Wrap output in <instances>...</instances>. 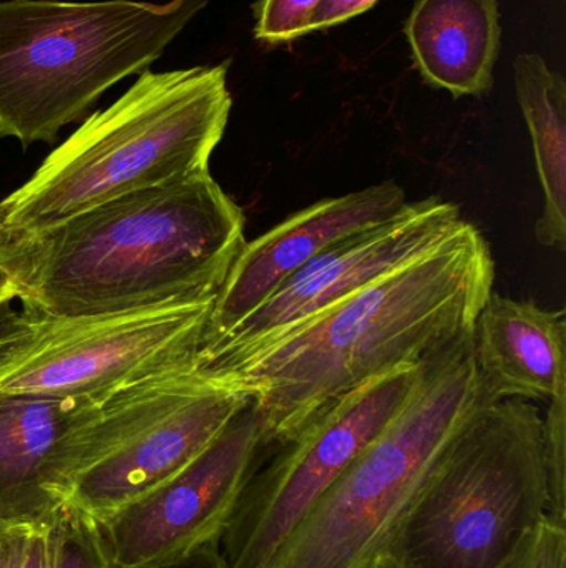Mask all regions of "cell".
Instances as JSON below:
<instances>
[{
  "mask_svg": "<svg viewBox=\"0 0 566 568\" xmlns=\"http://www.w3.org/2000/svg\"><path fill=\"white\" fill-rule=\"evenodd\" d=\"M216 296L130 313L52 317L0 344V394L89 397L193 363L208 333Z\"/></svg>",
  "mask_w": 566,
  "mask_h": 568,
  "instance_id": "cell-8",
  "label": "cell"
},
{
  "mask_svg": "<svg viewBox=\"0 0 566 568\" xmlns=\"http://www.w3.org/2000/svg\"><path fill=\"white\" fill-rule=\"evenodd\" d=\"M209 0H0V139L53 143L148 70Z\"/></svg>",
  "mask_w": 566,
  "mask_h": 568,
  "instance_id": "cell-4",
  "label": "cell"
},
{
  "mask_svg": "<svg viewBox=\"0 0 566 568\" xmlns=\"http://www.w3.org/2000/svg\"><path fill=\"white\" fill-rule=\"evenodd\" d=\"M25 265V233L9 229L0 209V303L19 297Z\"/></svg>",
  "mask_w": 566,
  "mask_h": 568,
  "instance_id": "cell-21",
  "label": "cell"
},
{
  "mask_svg": "<svg viewBox=\"0 0 566 568\" xmlns=\"http://www.w3.org/2000/svg\"><path fill=\"white\" fill-rule=\"evenodd\" d=\"M474 333L424 361L401 413L296 524L261 568H369L388 552L432 467L488 404Z\"/></svg>",
  "mask_w": 566,
  "mask_h": 568,
  "instance_id": "cell-5",
  "label": "cell"
},
{
  "mask_svg": "<svg viewBox=\"0 0 566 568\" xmlns=\"http://www.w3.org/2000/svg\"><path fill=\"white\" fill-rule=\"evenodd\" d=\"M375 3H378V0H321L318 9L315 10V16H312L309 32L341 26V23L368 12Z\"/></svg>",
  "mask_w": 566,
  "mask_h": 568,
  "instance_id": "cell-22",
  "label": "cell"
},
{
  "mask_svg": "<svg viewBox=\"0 0 566 568\" xmlns=\"http://www.w3.org/2000/svg\"><path fill=\"white\" fill-rule=\"evenodd\" d=\"M100 403L0 394V523L45 527L69 499Z\"/></svg>",
  "mask_w": 566,
  "mask_h": 568,
  "instance_id": "cell-13",
  "label": "cell"
},
{
  "mask_svg": "<svg viewBox=\"0 0 566 568\" xmlns=\"http://www.w3.org/2000/svg\"><path fill=\"white\" fill-rule=\"evenodd\" d=\"M462 222L457 206L439 196L408 203L385 222L361 230L316 256L229 333L202 346L196 366L206 373L231 366L431 252Z\"/></svg>",
  "mask_w": 566,
  "mask_h": 568,
  "instance_id": "cell-10",
  "label": "cell"
},
{
  "mask_svg": "<svg viewBox=\"0 0 566 568\" xmlns=\"http://www.w3.org/2000/svg\"><path fill=\"white\" fill-rule=\"evenodd\" d=\"M321 0H258L255 3V37L268 45H282L308 36Z\"/></svg>",
  "mask_w": 566,
  "mask_h": 568,
  "instance_id": "cell-19",
  "label": "cell"
},
{
  "mask_svg": "<svg viewBox=\"0 0 566 568\" xmlns=\"http://www.w3.org/2000/svg\"><path fill=\"white\" fill-rule=\"evenodd\" d=\"M268 453L249 400L188 466L100 523L113 566H163L219 542Z\"/></svg>",
  "mask_w": 566,
  "mask_h": 568,
  "instance_id": "cell-11",
  "label": "cell"
},
{
  "mask_svg": "<svg viewBox=\"0 0 566 568\" xmlns=\"http://www.w3.org/2000/svg\"><path fill=\"white\" fill-rule=\"evenodd\" d=\"M404 32L429 85L454 99L491 92L502 49L498 0H418Z\"/></svg>",
  "mask_w": 566,
  "mask_h": 568,
  "instance_id": "cell-15",
  "label": "cell"
},
{
  "mask_svg": "<svg viewBox=\"0 0 566 568\" xmlns=\"http://www.w3.org/2000/svg\"><path fill=\"white\" fill-rule=\"evenodd\" d=\"M545 467L548 479L547 517L566 527V390L552 397L544 417Z\"/></svg>",
  "mask_w": 566,
  "mask_h": 568,
  "instance_id": "cell-18",
  "label": "cell"
},
{
  "mask_svg": "<svg viewBox=\"0 0 566 568\" xmlns=\"http://www.w3.org/2000/svg\"><path fill=\"white\" fill-rule=\"evenodd\" d=\"M45 568H115L100 524L69 500L45 526Z\"/></svg>",
  "mask_w": 566,
  "mask_h": 568,
  "instance_id": "cell-17",
  "label": "cell"
},
{
  "mask_svg": "<svg viewBox=\"0 0 566 568\" xmlns=\"http://www.w3.org/2000/svg\"><path fill=\"white\" fill-rule=\"evenodd\" d=\"M245 229L209 170L140 190L25 235L17 300L37 316L75 317L213 297Z\"/></svg>",
  "mask_w": 566,
  "mask_h": 568,
  "instance_id": "cell-2",
  "label": "cell"
},
{
  "mask_svg": "<svg viewBox=\"0 0 566 568\" xmlns=\"http://www.w3.org/2000/svg\"><path fill=\"white\" fill-rule=\"evenodd\" d=\"M42 527L0 523V568H23L30 540Z\"/></svg>",
  "mask_w": 566,
  "mask_h": 568,
  "instance_id": "cell-23",
  "label": "cell"
},
{
  "mask_svg": "<svg viewBox=\"0 0 566 568\" xmlns=\"http://www.w3.org/2000/svg\"><path fill=\"white\" fill-rule=\"evenodd\" d=\"M494 282L491 245L464 220L431 252L208 374L251 400L271 450L342 394L474 333Z\"/></svg>",
  "mask_w": 566,
  "mask_h": 568,
  "instance_id": "cell-1",
  "label": "cell"
},
{
  "mask_svg": "<svg viewBox=\"0 0 566 568\" xmlns=\"http://www.w3.org/2000/svg\"><path fill=\"white\" fill-rule=\"evenodd\" d=\"M565 311L492 293L474 327L475 363L491 403L566 390Z\"/></svg>",
  "mask_w": 566,
  "mask_h": 568,
  "instance_id": "cell-14",
  "label": "cell"
},
{
  "mask_svg": "<svg viewBox=\"0 0 566 568\" xmlns=\"http://www.w3.org/2000/svg\"><path fill=\"white\" fill-rule=\"evenodd\" d=\"M398 183H378L325 199L246 242L216 294L205 344L225 336L258 310L286 280L336 243L394 216L408 205Z\"/></svg>",
  "mask_w": 566,
  "mask_h": 568,
  "instance_id": "cell-12",
  "label": "cell"
},
{
  "mask_svg": "<svg viewBox=\"0 0 566 568\" xmlns=\"http://www.w3.org/2000/svg\"><path fill=\"white\" fill-rule=\"evenodd\" d=\"M231 106L228 63L145 70L0 202L3 222L33 235L110 200L208 172Z\"/></svg>",
  "mask_w": 566,
  "mask_h": 568,
  "instance_id": "cell-3",
  "label": "cell"
},
{
  "mask_svg": "<svg viewBox=\"0 0 566 568\" xmlns=\"http://www.w3.org/2000/svg\"><path fill=\"white\" fill-rule=\"evenodd\" d=\"M422 371L424 363L372 377L269 450L219 540L228 568H261L268 562L296 524L401 413Z\"/></svg>",
  "mask_w": 566,
  "mask_h": 568,
  "instance_id": "cell-9",
  "label": "cell"
},
{
  "mask_svg": "<svg viewBox=\"0 0 566 568\" xmlns=\"http://www.w3.org/2000/svg\"><path fill=\"white\" fill-rule=\"evenodd\" d=\"M495 568H566V527L545 517Z\"/></svg>",
  "mask_w": 566,
  "mask_h": 568,
  "instance_id": "cell-20",
  "label": "cell"
},
{
  "mask_svg": "<svg viewBox=\"0 0 566 568\" xmlns=\"http://www.w3.org/2000/svg\"><path fill=\"white\" fill-rule=\"evenodd\" d=\"M369 568H401L399 567V564L395 562L394 557L389 556V554H382L381 557H378V559L374 560V564H372Z\"/></svg>",
  "mask_w": 566,
  "mask_h": 568,
  "instance_id": "cell-27",
  "label": "cell"
},
{
  "mask_svg": "<svg viewBox=\"0 0 566 568\" xmlns=\"http://www.w3.org/2000/svg\"><path fill=\"white\" fill-rule=\"evenodd\" d=\"M248 403L196 361L116 390L100 403L66 500L103 523L188 466Z\"/></svg>",
  "mask_w": 566,
  "mask_h": 568,
  "instance_id": "cell-7",
  "label": "cell"
},
{
  "mask_svg": "<svg viewBox=\"0 0 566 568\" xmlns=\"http://www.w3.org/2000/svg\"><path fill=\"white\" fill-rule=\"evenodd\" d=\"M547 513L541 410L524 399L484 404L432 467L385 554L401 568H495Z\"/></svg>",
  "mask_w": 566,
  "mask_h": 568,
  "instance_id": "cell-6",
  "label": "cell"
},
{
  "mask_svg": "<svg viewBox=\"0 0 566 568\" xmlns=\"http://www.w3.org/2000/svg\"><path fill=\"white\" fill-rule=\"evenodd\" d=\"M514 83L522 115L534 145L535 169L544 209L535 225L542 246L566 245V82L538 53L515 59Z\"/></svg>",
  "mask_w": 566,
  "mask_h": 568,
  "instance_id": "cell-16",
  "label": "cell"
},
{
  "mask_svg": "<svg viewBox=\"0 0 566 568\" xmlns=\"http://www.w3.org/2000/svg\"><path fill=\"white\" fill-rule=\"evenodd\" d=\"M23 568H45V527L33 534Z\"/></svg>",
  "mask_w": 566,
  "mask_h": 568,
  "instance_id": "cell-26",
  "label": "cell"
},
{
  "mask_svg": "<svg viewBox=\"0 0 566 568\" xmlns=\"http://www.w3.org/2000/svg\"><path fill=\"white\" fill-rule=\"evenodd\" d=\"M138 568H228V564L223 557L219 542H212L208 546H203L202 549L195 550L189 556L183 557V559L175 560V562Z\"/></svg>",
  "mask_w": 566,
  "mask_h": 568,
  "instance_id": "cell-24",
  "label": "cell"
},
{
  "mask_svg": "<svg viewBox=\"0 0 566 568\" xmlns=\"http://www.w3.org/2000/svg\"><path fill=\"white\" fill-rule=\"evenodd\" d=\"M10 303L12 301L0 303V344L22 333L29 326L30 320H32V314L29 311L19 313V311L13 310Z\"/></svg>",
  "mask_w": 566,
  "mask_h": 568,
  "instance_id": "cell-25",
  "label": "cell"
}]
</instances>
